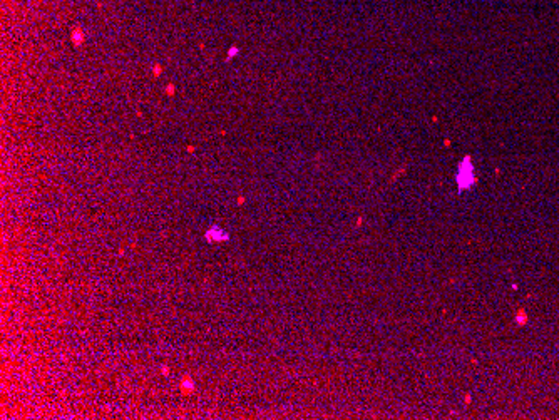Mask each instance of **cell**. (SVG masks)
I'll list each match as a JSON object with an SVG mask.
<instances>
[{"label": "cell", "instance_id": "obj_1", "mask_svg": "<svg viewBox=\"0 0 559 420\" xmlns=\"http://www.w3.org/2000/svg\"><path fill=\"white\" fill-rule=\"evenodd\" d=\"M457 183H459V187L464 189V187H469L475 183L474 178V168L471 164V159H464L459 166V172H457Z\"/></svg>", "mask_w": 559, "mask_h": 420}]
</instances>
